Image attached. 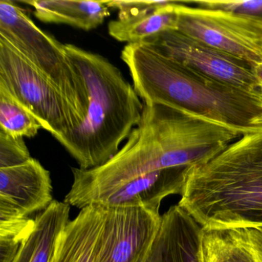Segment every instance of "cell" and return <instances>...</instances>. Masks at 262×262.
Segmentation results:
<instances>
[{
	"label": "cell",
	"instance_id": "10",
	"mask_svg": "<svg viewBox=\"0 0 262 262\" xmlns=\"http://www.w3.org/2000/svg\"><path fill=\"white\" fill-rule=\"evenodd\" d=\"M191 168L155 171L113 186L64 199V202L80 209L95 205L105 208L142 207L159 212L165 198L172 194L182 195Z\"/></svg>",
	"mask_w": 262,
	"mask_h": 262
},
{
	"label": "cell",
	"instance_id": "12",
	"mask_svg": "<svg viewBox=\"0 0 262 262\" xmlns=\"http://www.w3.org/2000/svg\"><path fill=\"white\" fill-rule=\"evenodd\" d=\"M53 201L50 172L37 159L0 168V202L29 217L47 209Z\"/></svg>",
	"mask_w": 262,
	"mask_h": 262
},
{
	"label": "cell",
	"instance_id": "17",
	"mask_svg": "<svg viewBox=\"0 0 262 262\" xmlns=\"http://www.w3.org/2000/svg\"><path fill=\"white\" fill-rule=\"evenodd\" d=\"M180 3L174 1L134 19L111 21L108 24V33L113 39L128 45L142 43L167 30H177L176 6Z\"/></svg>",
	"mask_w": 262,
	"mask_h": 262
},
{
	"label": "cell",
	"instance_id": "22",
	"mask_svg": "<svg viewBox=\"0 0 262 262\" xmlns=\"http://www.w3.org/2000/svg\"><path fill=\"white\" fill-rule=\"evenodd\" d=\"M174 1H108V7L119 12L118 19H134L151 13L164 6L168 5Z\"/></svg>",
	"mask_w": 262,
	"mask_h": 262
},
{
	"label": "cell",
	"instance_id": "23",
	"mask_svg": "<svg viewBox=\"0 0 262 262\" xmlns=\"http://www.w3.org/2000/svg\"><path fill=\"white\" fill-rule=\"evenodd\" d=\"M252 70L256 81V96L262 104V63L254 67Z\"/></svg>",
	"mask_w": 262,
	"mask_h": 262
},
{
	"label": "cell",
	"instance_id": "5",
	"mask_svg": "<svg viewBox=\"0 0 262 262\" xmlns=\"http://www.w3.org/2000/svg\"><path fill=\"white\" fill-rule=\"evenodd\" d=\"M0 37L56 87L68 106L72 132L79 128L85 120L88 99L80 76L69 60L66 44L39 28L10 0L0 1Z\"/></svg>",
	"mask_w": 262,
	"mask_h": 262
},
{
	"label": "cell",
	"instance_id": "15",
	"mask_svg": "<svg viewBox=\"0 0 262 262\" xmlns=\"http://www.w3.org/2000/svg\"><path fill=\"white\" fill-rule=\"evenodd\" d=\"M70 205L53 201L34 219V226L12 262H50L58 239L70 222Z\"/></svg>",
	"mask_w": 262,
	"mask_h": 262
},
{
	"label": "cell",
	"instance_id": "8",
	"mask_svg": "<svg viewBox=\"0 0 262 262\" xmlns=\"http://www.w3.org/2000/svg\"><path fill=\"white\" fill-rule=\"evenodd\" d=\"M141 44L151 47L205 77L256 96L255 78L249 64L178 30H167Z\"/></svg>",
	"mask_w": 262,
	"mask_h": 262
},
{
	"label": "cell",
	"instance_id": "4",
	"mask_svg": "<svg viewBox=\"0 0 262 262\" xmlns=\"http://www.w3.org/2000/svg\"><path fill=\"white\" fill-rule=\"evenodd\" d=\"M67 56L80 76L88 104L85 120L61 145L83 170L106 163L139 125L144 102L119 68L106 58L66 44Z\"/></svg>",
	"mask_w": 262,
	"mask_h": 262
},
{
	"label": "cell",
	"instance_id": "21",
	"mask_svg": "<svg viewBox=\"0 0 262 262\" xmlns=\"http://www.w3.org/2000/svg\"><path fill=\"white\" fill-rule=\"evenodd\" d=\"M185 4H195L202 8L221 10L245 16L262 17V0L259 1H184Z\"/></svg>",
	"mask_w": 262,
	"mask_h": 262
},
{
	"label": "cell",
	"instance_id": "13",
	"mask_svg": "<svg viewBox=\"0 0 262 262\" xmlns=\"http://www.w3.org/2000/svg\"><path fill=\"white\" fill-rule=\"evenodd\" d=\"M201 262H262V231L202 228Z\"/></svg>",
	"mask_w": 262,
	"mask_h": 262
},
{
	"label": "cell",
	"instance_id": "7",
	"mask_svg": "<svg viewBox=\"0 0 262 262\" xmlns=\"http://www.w3.org/2000/svg\"><path fill=\"white\" fill-rule=\"evenodd\" d=\"M177 30L249 64L262 63V17L221 10L176 6Z\"/></svg>",
	"mask_w": 262,
	"mask_h": 262
},
{
	"label": "cell",
	"instance_id": "19",
	"mask_svg": "<svg viewBox=\"0 0 262 262\" xmlns=\"http://www.w3.org/2000/svg\"><path fill=\"white\" fill-rule=\"evenodd\" d=\"M34 226V219L0 209V262H12Z\"/></svg>",
	"mask_w": 262,
	"mask_h": 262
},
{
	"label": "cell",
	"instance_id": "18",
	"mask_svg": "<svg viewBox=\"0 0 262 262\" xmlns=\"http://www.w3.org/2000/svg\"><path fill=\"white\" fill-rule=\"evenodd\" d=\"M41 128L34 116L0 85V130L15 137L33 138Z\"/></svg>",
	"mask_w": 262,
	"mask_h": 262
},
{
	"label": "cell",
	"instance_id": "1",
	"mask_svg": "<svg viewBox=\"0 0 262 262\" xmlns=\"http://www.w3.org/2000/svg\"><path fill=\"white\" fill-rule=\"evenodd\" d=\"M242 136L229 127L144 103L141 122L116 156L97 168H72L65 199L155 171L206 163Z\"/></svg>",
	"mask_w": 262,
	"mask_h": 262
},
{
	"label": "cell",
	"instance_id": "3",
	"mask_svg": "<svg viewBox=\"0 0 262 262\" xmlns=\"http://www.w3.org/2000/svg\"><path fill=\"white\" fill-rule=\"evenodd\" d=\"M179 205L204 228L262 231V130L190 168Z\"/></svg>",
	"mask_w": 262,
	"mask_h": 262
},
{
	"label": "cell",
	"instance_id": "20",
	"mask_svg": "<svg viewBox=\"0 0 262 262\" xmlns=\"http://www.w3.org/2000/svg\"><path fill=\"white\" fill-rule=\"evenodd\" d=\"M24 139L0 130V168L18 166L32 159Z\"/></svg>",
	"mask_w": 262,
	"mask_h": 262
},
{
	"label": "cell",
	"instance_id": "6",
	"mask_svg": "<svg viewBox=\"0 0 262 262\" xmlns=\"http://www.w3.org/2000/svg\"><path fill=\"white\" fill-rule=\"evenodd\" d=\"M0 85L8 90L59 143L73 131L68 106L61 93L2 37Z\"/></svg>",
	"mask_w": 262,
	"mask_h": 262
},
{
	"label": "cell",
	"instance_id": "9",
	"mask_svg": "<svg viewBox=\"0 0 262 262\" xmlns=\"http://www.w3.org/2000/svg\"><path fill=\"white\" fill-rule=\"evenodd\" d=\"M105 208L94 262H145L162 221L142 207Z\"/></svg>",
	"mask_w": 262,
	"mask_h": 262
},
{
	"label": "cell",
	"instance_id": "14",
	"mask_svg": "<svg viewBox=\"0 0 262 262\" xmlns=\"http://www.w3.org/2000/svg\"><path fill=\"white\" fill-rule=\"evenodd\" d=\"M105 212L100 205L81 209L59 235L50 262H94Z\"/></svg>",
	"mask_w": 262,
	"mask_h": 262
},
{
	"label": "cell",
	"instance_id": "2",
	"mask_svg": "<svg viewBox=\"0 0 262 262\" xmlns=\"http://www.w3.org/2000/svg\"><path fill=\"white\" fill-rule=\"evenodd\" d=\"M121 58L144 103L211 121L243 135L262 130V104L254 95L205 77L144 44H126Z\"/></svg>",
	"mask_w": 262,
	"mask_h": 262
},
{
	"label": "cell",
	"instance_id": "11",
	"mask_svg": "<svg viewBox=\"0 0 262 262\" xmlns=\"http://www.w3.org/2000/svg\"><path fill=\"white\" fill-rule=\"evenodd\" d=\"M202 226L183 207L172 205L160 227L145 262H201Z\"/></svg>",
	"mask_w": 262,
	"mask_h": 262
},
{
	"label": "cell",
	"instance_id": "16",
	"mask_svg": "<svg viewBox=\"0 0 262 262\" xmlns=\"http://www.w3.org/2000/svg\"><path fill=\"white\" fill-rule=\"evenodd\" d=\"M21 3L33 7L35 16L42 22L67 24L85 31L102 25L110 15L108 1L28 0Z\"/></svg>",
	"mask_w": 262,
	"mask_h": 262
}]
</instances>
